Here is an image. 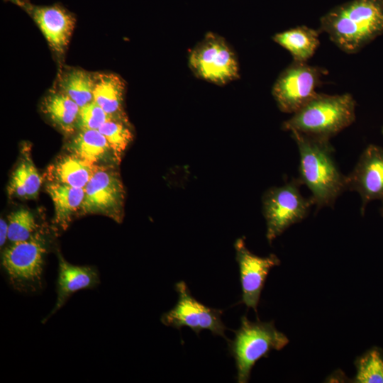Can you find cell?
Wrapping results in <instances>:
<instances>
[{
    "label": "cell",
    "mask_w": 383,
    "mask_h": 383,
    "mask_svg": "<svg viewBox=\"0 0 383 383\" xmlns=\"http://www.w3.org/2000/svg\"><path fill=\"white\" fill-rule=\"evenodd\" d=\"M300 155L299 179L311 192L317 209L333 207L346 189V176L339 170L333 158L329 140L310 137L291 131Z\"/></svg>",
    "instance_id": "obj_2"
},
{
    "label": "cell",
    "mask_w": 383,
    "mask_h": 383,
    "mask_svg": "<svg viewBox=\"0 0 383 383\" xmlns=\"http://www.w3.org/2000/svg\"><path fill=\"white\" fill-rule=\"evenodd\" d=\"M41 109L48 118L65 133L77 129L80 107L60 90L50 92L43 99Z\"/></svg>",
    "instance_id": "obj_18"
},
{
    "label": "cell",
    "mask_w": 383,
    "mask_h": 383,
    "mask_svg": "<svg viewBox=\"0 0 383 383\" xmlns=\"http://www.w3.org/2000/svg\"><path fill=\"white\" fill-rule=\"evenodd\" d=\"M102 165L91 164L70 153L58 158L47 169L49 182L84 188L92 175Z\"/></svg>",
    "instance_id": "obj_15"
},
{
    "label": "cell",
    "mask_w": 383,
    "mask_h": 383,
    "mask_svg": "<svg viewBox=\"0 0 383 383\" xmlns=\"http://www.w3.org/2000/svg\"><path fill=\"white\" fill-rule=\"evenodd\" d=\"M328 70L293 61L279 75L272 93L279 110L294 113L308 103L316 94V89Z\"/></svg>",
    "instance_id": "obj_8"
},
{
    "label": "cell",
    "mask_w": 383,
    "mask_h": 383,
    "mask_svg": "<svg viewBox=\"0 0 383 383\" xmlns=\"http://www.w3.org/2000/svg\"><path fill=\"white\" fill-rule=\"evenodd\" d=\"M189 64L196 76L218 85L239 77L235 52L223 38L213 33H208L191 51Z\"/></svg>",
    "instance_id": "obj_7"
},
{
    "label": "cell",
    "mask_w": 383,
    "mask_h": 383,
    "mask_svg": "<svg viewBox=\"0 0 383 383\" xmlns=\"http://www.w3.org/2000/svg\"><path fill=\"white\" fill-rule=\"evenodd\" d=\"M125 83L113 73L94 74L93 101L111 118L128 121L123 111Z\"/></svg>",
    "instance_id": "obj_16"
},
{
    "label": "cell",
    "mask_w": 383,
    "mask_h": 383,
    "mask_svg": "<svg viewBox=\"0 0 383 383\" xmlns=\"http://www.w3.org/2000/svg\"><path fill=\"white\" fill-rule=\"evenodd\" d=\"M357 383H383V357L377 348L365 353L355 362Z\"/></svg>",
    "instance_id": "obj_24"
},
{
    "label": "cell",
    "mask_w": 383,
    "mask_h": 383,
    "mask_svg": "<svg viewBox=\"0 0 383 383\" xmlns=\"http://www.w3.org/2000/svg\"><path fill=\"white\" fill-rule=\"evenodd\" d=\"M23 9L41 30L49 46L57 55L64 53L74 30L76 18L59 3L33 4L29 0H5Z\"/></svg>",
    "instance_id": "obj_11"
},
{
    "label": "cell",
    "mask_w": 383,
    "mask_h": 383,
    "mask_svg": "<svg viewBox=\"0 0 383 383\" xmlns=\"http://www.w3.org/2000/svg\"><path fill=\"white\" fill-rule=\"evenodd\" d=\"M46 190L55 207L54 222L65 230L72 216L80 210L84 197V189L49 182L46 185Z\"/></svg>",
    "instance_id": "obj_20"
},
{
    "label": "cell",
    "mask_w": 383,
    "mask_h": 383,
    "mask_svg": "<svg viewBox=\"0 0 383 383\" xmlns=\"http://www.w3.org/2000/svg\"><path fill=\"white\" fill-rule=\"evenodd\" d=\"M8 238V223L4 219L0 221V245L2 247Z\"/></svg>",
    "instance_id": "obj_27"
},
{
    "label": "cell",
    "mask_w": 383,
    "mask_h": 383,
    "mask_svg": "<svg viewBox=\"0 0 383 383\" xmlns=\"http://www.w3.org/2000/svg\"><path fill=\"white\" fill-rule=\"evenodd\" d=\"M58 277L56 303L43 323L60 309L74 292L92 289L100 283L99 272L92 266L74 265L58 253Z\"/></svg>",
    "instance_id": "obj_14"
},
{
    "label": "cell",
    "mask_w": 383,
    "mask_h": 383,
    "mask_svg": "<svg viewBox=\"0 0 383 383\" xmlns=\"http://www.w3.org/2000/svg\"><path fill=\"white\" fill-rule=\"evenodd\" d=\"M272 40L290 52L293 61L306 62L320 45L319 30L299 26L276 33Z\"/></svg>",
    "instance_id": "obj_19"
},
{
    "label": "cell",
    "mask_w": 383,
    "mask_h": 383,
    "mask_svg": "<svg viewBox=\"0 0 383 383\" xmlns=\"http://www.w3.org/2000/svg\"><path fill=\"white\" fill-rule=\"evenodd\" d=\"M301 184L299 179H294L283 186L271 187L264 193L262 212L270 244L292 225L305 218L315 204L312 197L306 198L301 194Z\"/></svg>",
    "instance_id": "obj_6"
},
{
    "label": "cell",
    "mask_w": 383,
    "mask_h": 383,
    "mask_svg": "<svg viewBox=\"0 0 383 383\" xmlns=\"http://www.w3.org/2000/svg\"><path fill=\"white\" fill-rule=\"evenodd\" d=\"M355 106L356 102L350 94L316 93L282 123V129L330 140L355 121Z\"/></svg>",
    "instance_id": "obj_3"
},
{
    "label": "cell",
    "mask_w": 383,
    "mask_h": 383,
    "mask_svg": "<svg viewBox=\"0 0 383 383\" xmlns=\"http://www.w3.org/2000/svg\"><path fill=\"white\" fill-rule=\"evenodd\" d=\"M235 260L238 264L242 289L241 302L257 313L260 294L270 270L280 265L274 254L260 257L252 253L240 238L235 243Z\"/></svg>",
    "instance_id": "obj_12"
},
{
    "label": "cell",
    "mask_w": 383,
    "mask_h": 383,
    "mask_svg": "<svg viewBox=\"0 0 383 383\" xmlns=\"http://www.w3.org/2000/svg\"><path fill=\"white\" fill-rule=\"evenodd\" d=\"M175 289L178 300L172 309L162 314L161 322L164 325L177 329L189 327L196 334L209 330L213 335L226 339L221 310L209 307L196 300L183 281L176 284Z\"/></svg>",
    "instance_id": "obj_9"
},
{
    "label": "cell",
    "mask_w": 383,
    "mask_h": 383,
    "mask_svg": "<svg viewBox=\"0 0 383 383\" xmlns=\"http://www.w3.org/2000/svg\"><path fill=\"white\" fill-rule=\"evenodd\" d=\"M346 189L357 192L362 199L360 212L372 200L383 202V148L368 145L353 171L346 176Z\"/></svg>",
    "instance_id": "obj_13"
},
{
    "label": "cell",
    "mask_w": 383,
    "mask_h": 383,
    "mask_svg": "<svg viewBox=\"0 0 383 383\" xmlns=\"http://www.w3.org/2000/svg\"><path fill=\"white\" fill-rule=\"evenodd\" d=\"M319 31L348 54L359 52L383 34V0H351L320 18Z\"/></svg>",
    "instance_id": "obj_1"
},
{
    "label": "cell",
    "mask_w": 383,
    "mask_h": 383,
    "mask_svg": "<svg viewBox=\"0 0 383 383\" xmlns=\"http://www.w3.org/2000/svg\"><path fill=\"white\" fill-rule=\"evenodd\" d=\"M39 231L33 213L20 209L8 216V240L11 243L26 240Z\"/></svg>",
    "instance_id": "obj_25"
},
{
    "label": "cell",
    "mask_w": 383,
    "mask_h": 383,
    "mask_svg": "<svg viewBox=\"0 0 383 383\" xmlns=\"http://www.w3.org/2000/svg\"><path fill=\"white\" fill-rule=\"evenodd\" d=\"M111 117L94 101L80 108L77 129L98 130Z\"/></svg>",
    "instance_id": "obj_26"
},
{
    "label": "cell",
    "mask_w": 383,
    "mask_h": 383,
    "mask_svg": "<svg viewBox=\"0 0 383 383\" xmlns=\"http://www.w3.org/2000/svg\"><path fill=\"white\" fill-rule=\"evenodd\" d=\"M382 134H383V126H382Z\"/></svg>",
    "instance_id": "obj_29"
},
{
    "label": "cell",
    "mask_w": 383,
    "mask_h": 383,
    "mask_svg": "<svg viewBox=\"0 0 383 383\" xmlns=\"http://www.w3.org/2000/svg\"><path fill=\"white\" fill-rule=\"evenodd\" d=\"M288 343L287 337L275 328L272 321L252 322L243 316L234 339L228 340L230 353L235 361L237 382H248L258 360L267 357L273 350L282 349Z\"/></svg>",
    "instance_id": "obj_5"
},
{
    "label": "cell",
    "mask_w": 383,
    "mask_h": 383,
    "mask_svg": "<svg viewBox=\"0 0 383 383\" xmlns=\"http://www.w3.org/2000/svg\"><path fill=\"white\" fill-rule=\"evenodd\" d=\"M49 242L39 230L26 240L11 243L1 255V266L12 287L22 293L42 289L45 257Z\"/></svg>",
    "instance_id": "obj_4"
},
{
    "label": "cell",
    "mask_w": 383,
    "mask_h": 383,
    "mask_svg": "<svg viewBox=\"0 0 383 383\" xmlns=\"http://www.w3.org/2000/svg\"><path fill=\"white\" fill-rule=\"evenodd\" d=\"M98 130L105 137L120 160L122 153L133 139V133L129 122L110 118Z\"/></svg>",
    "instance_id": "obj_23"
},
{
    "label": "cell",
    "mask_w": 383,
    "mask_h": 383,
    "mask_svg": "<svg viewBox=\"0 0 383 383\" xmlns=\"http://www.w3.org/2000/svg\"><path fill=\"white\" fill-rule=\"evenodd\" d=\"M58 85L59 90L80 108L93 101L94 74L83 70L71 69L60 77Z\"/></svg>",
    "instance_id": "obj_22"
},
{
    "label": "cell",
    "mask_w": 383,
    "mask_h": 383,
    "mask_svg": "<svg viewBox=\"0 0 383 383\" xmlns=\"http://www.w3.org/2000/svg\"><path fill=\"white\" fill-rule=\"evenodd\" d=\"M84 189L80 214L100 213L121 221L125 190L116 171L100 166Z\"/></svg>",
    "instance_id": "obj_10"
},
{
    "label": "cell",
    "mask_w": 383,
    "mask_h": 383,
    "mask_svg": "<svg viewBox=\"0 0 383 383\" xmlns=\"http://www.w3.org/2000/svg\"><path fill=\"white\" fill-rule=\"evenodd\" d=\"M379 211H380V213H381L382 216L383 217V202H382V205Z\"/></svg>",
    "instance_id": "obj_28"
},
{
    "label": "cell",
    "mask_w": 383,
    "mask_h": 383,
    "mask_svg": "<svg viewBox=\"0 0 383 383\" xmlns=\"http://www.w3.org/2000/svg\"><path fill=\"white\" fill-rule=\"evenodd\" d=\"M42 177L30 157L26 156L13 171L7 192L10 196L24 199L35 198L42 184Z\"/></svg>",
    "instance_id": "obj_21"
},
{
    "label": "cell",
    "mask_w": 383,
    "mask_h": 383,
    "mask_svg": "<svg viewBox=\"0 0 383 383\" xmlns=\"http://www.w3.org/2000/svg\"><path fill=\"white\" fill-rule=\"evenodd\" d=\"M67 148L70 153L94 165L120 161L99 130H79L69 143Z\"/></svg>",
    "instance_id": "obj_17"
}]
</instances>
